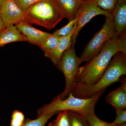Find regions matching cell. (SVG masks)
<instances>
[{"label":"cell","mask_w":126,"mask_h":126,"mask_svg":"<svg viewBox=\"0 0 126 126\" xmlns=\"http://www.w3.org/2000/svg\"><path fill=\"white\" fill-rule=\"evenodd\" d=\"M25 14V21L48 30L53 29L64 18L54 0H40Z\"/></svg>","instance_id":"cell-4"},{"label":"cell","mask_w":126,"mask_h":126,"mask_svg":"<svg viewBox=\"0 0 126 126\" xmlns=\"http://www.w3.org/2000/svg\"><path fill=\"white\" fill-rule=\"evenodd\" d=\"M60 38L54 34H51L40 48L44 51V53L51 52L56 48Z\"/></svg>","instance_id":"cell-17"},{"label":"cell","mask_w":126,"mask_h":126,"mask_svg":"<svg viewBox=\"0 0 126 126\" xmlns=\"http://www.w3.org/2000/svg\"><path fill=\"white\" fill-rule=\"evenodd\" d=\"M119 52L126 53V31L109 41L98 54L79 68L75 83L87 86L96 83L103 75L113 57Z\"/></svg>","instance_id":"cell-1"},{"label":"cell","mask_w":126,"mask_h":126,"mask_svg":"<svg viewBox=\"0 0 126 126\" xmlns=\"http://www.w3.org/2000/svg\"><path fill=\"white\" fill-rule=\"evenodd\" d=\"M77 21V19L74 18L69 21L67 24L65 26L60 29L56 30L53 34L60 38L68 36L73 29Z\"/></svg>","instance_id":"cell-18"},{"label":"cell","mask_w":126,"mask_h":126,"mask_svg":"<svg viewBox=\"0 0 126 126\" xmlns=\"http://www.w3.org/2000/svg\"><path fill=\"white\" fill-rule=\"evenodd\" d=\"M21 10L25 12L31 6L40 0H14Z\"/></svg>","instance_id":"cell-23"},{"label":"cell","mask_w":126,"mask_h":126,"mask_svg":"<svg viewBox=\"0 0 126 126\" xmlns=\"http://www.w3.org/2000/svg\"><path fill=\"white\" fill-rule=\"evenodd\" d=\"M26 41L25 36L16 25L10 24L0 30V47L14 42Z\"/></svg>","instance_id":"cell-13"},{"label":"cell","mask_w":126,"mask_h":126,"mask_svg":"<svg viewBox=\"0 0 126 126\" xmlns=\"http://www.w3.org/2000/svg\"><path fill=\"white\" fill-rule=\"evenodd\" d=\"M121 82L120 87L109 93L106 98V101L113 106L116 110H124L126 108V79L121 77L119 81Z\"/></svg>","instance_id":"cell-10"},{"label":"cell","mask_w":126,"mask_h":126,"mask_svg":"<svg viewBox=\"0 0 126 126\" xmlns=\"http://www.w3.org/2000/svg\"><path fill=\"white\" fill-rule=\"evenodd\" d=\"M106 69L101 78L96 83L87 86L79 83H75L72 94L74 96L87 98L94 94L119 81L122 75H126V53L118 52Z\"/></svg>","instance_id":"cell-2"},{"label":"cell","mask_w":126,"mask_h":126,"mask_svg":"<svg viewBox=\"0 0 126 126\" xmlns=\"http://www.w3.org/2000/svg\"><path fill=\"white\" fill-rule=\"evenodd\" d=\"M48 126H58L57 125H56V124H55L53 122L51 123H50L49 124Z\"/></svg>","instance_id":"cell-26"},{"label":"cell","mask_w":126,"mask_h":126,"mask_svg":"<svg viewBox=\"0 0 126 126\" xmlns=\"http://www.w3.org/2000/svg\"><path fill=\"white\" fill-rule=\"evenodd\" d=\"M115 30L119 35L126 31V0H118L112 12Z\"/></svg>","instance_id":"cell-12"},{"label":"cell","mask_w":126,"mask_h":126,"mask_svg":"<svg viewBox=\"0 0 126 126\" xmlns=\"http://www.w3.org/2000/svg\"><path fill=\"white\" fill-rule=\"evenodd\" d=\"M75 27V25L72 32L68 36L60 38L58 45L54 50L44 53L46 57L49 58L56 66L60 62L63 53L71 47L72 36Z\"/></svg>","instance_id":"cell-11"},{"label":"cell","mask_w":126,"mask_h":126,"mask_svg":"<svg viewBox=\"0 0 126 126\" xmlns=\"http://www.w3.org/2000/svg\"><path fill=\"white\" fill-rule=\"evenodd\" d=\"M106 16L105 23L101 29L94 35L84 49L80 57L82 62H87L96 56L106 43L118 36L112 13Z\"/></svg>","instance_id":"cell-5"},{"label":"cell","mask_w":126,"mask_h":126,"mask_svg":"<svg viewBox=\"0 0 126 126\" xmlns=\"http://www.w3.org/2000/svg\"><path fill=\"white\" fill-rule=\"evenodd\" d=\"M6 0H0V8L1 6V5L3 4V2H4Z\"/></svg>","instance_id":"cell-27"},{"label":"cell","mask_w":126,"mask_h":126,"mask_svg":"<svg viewBox=\"0 0 126 126\" xmlns=\"http://www.w3.org/2000/svg\"><path fill=\"white\" fill-rule=\"evenodd\" d=\"M116 118L113 122L116 126L125 123L126 122V110H116Z\"/></svg>","instance_id":"cell-24"},{"label":"cell","mask_w":126,"mask_h":126,"mask_svg":"<svg viewBox=\"0 0 126 126\" xmlns=\"http://www.w3.org/2000/svg\"><path fill=\"white\" fill-rule=\"evenodd\" d=\"M6 26H5L0 16V30L5 29Z\"/></svg>","instance_id":"cell-25"},{"label":"cell","mask_w":126,"mask_h":126,"mask_svg":"<svg viewBox=\"0 0 126 126\" xmlns=\"http://www.w3.org/2000/svg\"><path fill=\"white\" fill-rule=\"evenodd\" d=\"M24 114L17 110H15L12 113L11 122V126H22L25 121Z\"/></svg>","instance_id":"cell-22"},{"label":"cell","mask_w":126,"mask_h":126,"mask_svg":"<svg viewBox=\"0 0 126 126\" xmlns=\"http://www.w3.org/2000/svg\"><path fill=\"white\" fill-rule=\"evenodd\" d=\"M82 1H86V0H81Z\"/></svg>","instance_id":"cell-29"},{"label":"cell","mask_w":126,"mask_h":126,"mask_svg":"<svg viewBox=\"0 0 126 126\" xmlns=\"http://www.w3.org/2000/svg\"><path fill=\"white\" fill-rule=\"evenodd\" d=\"M126 126V123H125L118 125V126Z\"/></svg>","instance_id":"cell-28"},{"label":"cell","mask_w":126,"mask_h":126,"mask_svg":"<svg viewBox=\"0 0 126 126\" xmlns=\"http://www.w3.org/2000/svg\"><path fill=\"white\" fill-rule=\"evenodd\" d=\"M70 126H90L85 116L75 112L68 111Z\"/></svg>","instance_id":"cell-15"},{"label":"cell","mask_w":126,"mask_h":126,"mask_svg":"<svg viewBox=\"0 0 126 126\" xmlns=\"http://www.w3.org/2000/svg\"><path fill=\"white\" fill-rule=\"evenodd\" d=\"M98 7L105 10L112 12L118 0H94Z\"/></svg>","instance_id":"cell-21"},{"label":"cell","mask_w":126,"mask_h":126,"mask_svg":"<svg viewBox=\"0 0 126 126\" xmlns=\"http://www.w3.org/2000/svg\"><path fill=\"white\" fill-rule=\"evenodd\" d=\"M0 16L6 27L25 20V12L18 7L14 0H6L3 2L0 8Z\"/></svg>","instance_id":"cell-8"},{"label":"cell","mask_w":126,"mask_h":126,"mask_svg":"<svg viewBox=\"0 0 126 126\" xmlns=\"http://www.w3.org/2000/svg\"><path fill=\"white\" fill-rule=\"evenodd\" d=\"M57 113L58 112H52L43 115L34 120L26 119L25 120L24 124L22 126H44L48 120Z\"/></svg>","instance_id":"cell-16"},{"label":"cell","mask_w":126,"mask_h":126,"mask_svg":"<svg viewBox=\"0 0 126 126\" xmlns=\"http://www.w3.org/2000/svg\"><path fill=\"white\" fill-rule=\"evenodd\" d=\"M59 9L69 21L75 18L83 1L81 0H54Z\"/></svg>","instance_id":"cell-14"},{"label":"cell","mask_w":126,"mask_h":126,"mask_svg":"<svg viewBox=\"0 0 126 126\" xmlns=\"http://www.w3.org/2000/svg\"><path fill=\"white\" fill-rule=\"evenodd\" d=\"M16 26L25 36L26 41L40 48L51 34L35 29L25 21H21Z\"/></svg>","instance_id":"cell-9"},{"label":"cell","mask_w":126,"mask_h":126,"mask_svg":"<svg viewBox=\"0 0 126 126\" xmlns=\"http://www.w3.org/2000/svg\"><path fill=\"white\" fill-rule=\"evenodd\" d=\"M111 13L98 7L94 0H86L83 1L75 16L77 21L72 36L71 47H74L77 37L81 29L93 18L99 15L106 16Z\"/></svg>","instance_id":"cell-7"},{"label":"cell","mask_w":126,"mask_h":126,"mask_svg":"<svg viewBox=\"0 0 126 126\" xmlns=\"http://www.w3.org/2000/svg\"><path fill=\"white\" fill-rule=\"evenodd\" d=\"M106 90H102L87 98L77 97L70 93L68 96L62 99L58 95L51 102L45 104L37 111V117L54 112L64 110L72 111L85 116L94 113V108L97 102Z\"/></svg>","instance_id":"cell-3"},{"label":"cell","mask_w":126,"mask_h":126,"mask_svg":"<svg viewBox=\"0 0 126 126\" xmlns=\"http://www.w3.org/2000/svg\"><path fill=\"white\" fill-rule=\"evenodd\" d=\"M57 118L53 122L58 126H70V119L68 110L59 111Z\"/></svg>","instance_id":"cell-20"},{"label":"cell","mask_w":126,"mask_h":126,"mask_svg":"<svg viewBox=\"0 0 126 126\" xmlns=\"http://www.w3.org/2000/svg\"><path fill=\"white\" fill-rule=\"evenodd\" d=\"M82 63L80 57L76 55L74 47H70L63 53L60 62L56 66L65 77V89L59 95L62 99L67 98L73 92L79 66Z\"/></svg>","instance_id":"cell-6"},{"label":"cell","mask_w":126,"mask_h":126,"mask_svg":"<svg viewBox=\"0 0 126 126\" xmlns=\"http://www.w3.org/2000/svg\"><path fill=\"white\" fill-rule=\"evenodd\" d=\"M85 117L90 126H116L113 122L109 123L101 120L94 113L86 115Z\"/></svg>","instance_id":"cell-19"}]
</instances>
